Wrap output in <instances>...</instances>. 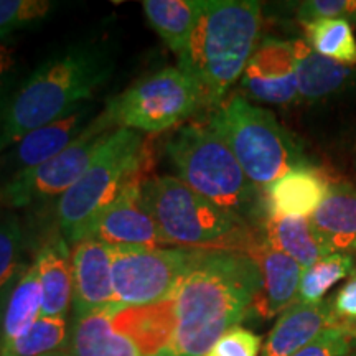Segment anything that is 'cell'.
Segmentation results:
<instances>
[{"label": "cell", "mask_w": 356, "mask_h": 356, "mask_svg": "<svg viewBox=\"0 0 356 356\" xmlns=\"http://www.w3.org/2000/svg\"><path fill=\"white\" fill-rule=\"evenodd\" d=\"M297 19L302 25L330 19L356 20V2L353 0H309V2L300 3Z\"/></svg>", "instance_id": "cell-33"}, {"label": "cell", "mask_w": 356, "mask_h": 356, "mask_svg": "<svg viewBox=\"0 0 356 356\" xmlns=\"http://www.w3.org/2000/svg\"><path fill=\"white\" fill-rule=\"evenodd\" d=\"M353 351H356V337L345 328L332 327L293 356H348Z\"/></svg>", "instance_id": "cell-31"}, {"label": "cell", "mask_w": 356, "mask_h": 356, "mask_svg": "<svg viewBox=\"0 0 356 356\" xmlns=\"http://www.w3.org/2000/svg\"><path fill=\"white\" fill-rule=\"evenodd\" d=\"M26 246L25 228L13 213H0V291L22 267Z\"/></svg>", "instance_id": "cell-29"}, {"label": "cell", "mask_w": 356, "mask_h": 356, "mask_svg": "<svg viewBox=\"0 0 356 356\" xmlns=\"http://www.w3.org/2000/svg\"><path fill=\"white\" fill-rule=\"evenodd\" d=\"M262 340L246 327H233L204 356H259Z\"/></svg>", "instance_id": "cell-32"}, {"label": "cell", "mask_w": 356, "mask_h": 356, "mask_svg": "<svg viewBox=\"0 0 356 356\" xmlns=\"http://www.w3.org/2000/svg\"><path fill=\"white\" fill-rule=\"evenodd\" d=\"M68 353L71 356H144L131 338L115 330L111 312L73 317Z\"/></svg>", "instance_id": "cell-23"}, {"label": "cell", "mask_w": 356, "mask_h": 356, "mask_svg": "<svg viewBox=\"0 0 356 356\" xmlns=\"http://www.w3.org/2000/svg\"><path fill=\"white\" fill-rule=\"evenodd\" d=\"M309 221L330 252L356 254V188L353 185L333 181L327 198Z\"/></svg>", "instance_id": "cell-20"}, {"label": "cell", "mask_w": 356, "mask_h": 356, "mask_svg": "<svg viewBox=\"0 0 356 356\" xmlns=\"http://www.w3.org/2000/svg\"><path fill=\"white\" fill-rule=\"evenodd\" d=\"M355 257L343 252H332L317 264L304 269L297 292L296 304H320L323 302L325 293L340 282L355 274Z\"/></svg>", "instance_id": "cell-27"}, {"label": "cell", "mask_w": 356, "mask_h": 356, "mask_svg": "<svg viewBox=\"0 0 356 356\" xmlns=\"http://www.w3.org/2000/svg\"><path fill=\"white\" fill-rule=\"evenodd\" d=\"M47 356H71V355L68 353V350H65V351H58V353H51V355H47Z\"/></svg>", "instance_id": "cell-36"}, {"label": "cell", "mask_w": 356, "mask_h": 356, "mask_svg": "<svg viewBox=\"0 0 356 356\" xmlns=\"http://www.w3.org/2000/svg\"><path fill=\"white\" fill-rule=\"evenodd\" d=\"M144 155L137 131L115 129L106 137L86 172L58 200L56 218L66 241L78 243L89 222L139 178Z\"/></svg>", "instance_id": "cell-7"}, {"label": "cell", "mask_w": 356, "mask_h": 356, "mask_svg": "<svg viewBox=\"0 0 356 356\" xmlns=\"http://www.w3.org/2000/svg\"><path fill=\"white\" fill-rule=\"evenodd\" d=\"M115 129L104 114H99L63 152L42 165L8 178L0 188V202L8 208H26L65 195L86 172L99 145Z\"/></svg>", "instance_id": "cell-10"}, {"label": "cell", "mask_w": 356, "mask_h": 356, "mask_svg": "<svg viewBox=\"0 0 356 356\" xmlns=\"http://www.w3.org/2000/svg\"><path fill=\"white\" fill-rule=\"evenodd\" d=\"M42 317L38 269L26 264L0 291V351L10 346Z\"/></svg>", "instance_id": "cell-18"}, {"label": "cell", "mask_w": 356, "mask_h": 356, "mask_svg": "<svg viewBox=\"0 0 356 356\" xmlns=\"http://www.w3.org/2000/svg\"><path fill=\"white\" fill-rule=\"evenodd\" d=\"M332 304L338 327L356 337V274L338 291Z\"/></svg>", "instance_id": "cell-34"}, {"label": "cell", "mask_w": 356, "mask_h": 356, "mask_svg": "<svg viewBox=\"0 0 356 356\" xmlns=\"http://www.w3.org/2000/svg\"><path fill=\"white\" fill-rule=\"evenodd\" d=\"M213 131L229 147L249 180L261 191L293 168L307 165L296 137L269 111L231 96L211 111Z\"/></svg>", "instance_id": "cell-6"}, {"label": "cell", "mask_w": 356, "mask_h": 356, "mask_svg": "<svg viewBox=\"0 0 356 356\" xmlns=\"http://www.w3.org/2000/svg\"><path fill=\"white\" fill-rule=\"evenodd\" d=\"M333 180L322 168L297 167L273 181L264 193L266 215L275 218H309L327 198Z\"/></svg>", "instance_id": "cell-16"}, {"label": "cell", "mask_w": 356, "mask_h": 356, "mask_svg": "<svg viewBox=\"0 0 356 356\" xmlns=\"http://www.w3.org/2000/svg\"><path fill=\"white\" fill-rule=\"evenodd\" d=\"M42 286V317L66 318L73 302L71 251L63 236H55L35 257Z\"/></svg>", "instance_id": "cell-22"}, {"label": "cell", "mask_w": 356, "mask_h": 356, "mask_svg": "<svg viewBox=\"0 0 356 356\" xmlns=\"http://www.w3.org/2000/svg\"><path fill=\"white\" fill-rule=\"evenodd\" d=\"M142 6L147 20L180 61L197 29L202 0H145Z\"/></svg>", "instance_id": "cell-25"}, {"label": "cell", "mask_w": 356, "mask_h": 356, "mask_svg": "<svg viewBox=\"0 0 356 356\" xmlns=\"http://www.w3.org/2000/svg\"><path fill=\"white\" fill-rule=\"evenodd\" d=\"M355 163H356V150H355Z\"/></svg>", "instance_id": "cell-38"}, {"label": "cell", "mask_w": 356, "mask_h": 356, "mask_svg": "<svg viewBox=\"0 0 356 356\" xmlns=\"http://www.w3.org/2000/svg\"><path fill=\"white\" fill-rule=\"evenodd\" d=\"M115 304L152 305L172 299L188 267L193 249L111 248Z\"/></svg>", "instance_id": "cell-9"}, {"label": "cell", "mask_w": 356, "mask_h": 356, "mask_svg": "<svg viewBox=\"0 0 356 356\" xmlns=\"http://www.w3.org/2000/svg\"><path fill=\"white\" fill-rule=\"evenodd\" d=\"M261 238L280 252L292 257L304 269L332 254L315 234L307 218H275L266 215L261 221Z\"/></svg>", "instance_id": "cell-24"}, {"label": "cell", "mask_w": 356, "mask_h": 356, "mask_svg": "<svg viewBox=\"0 0 356 356\" xmlns=\"http://www.w3.org/2000/svg\"><path fill=\"white\" fill-rule=\"evenodd\" d=\"M305 43L318 55L356 66V38L350 20L330 19L304 25Z\"/></svg>", "instance_id": "cell-26"}, {"label": "cell", "mask_w": 356, "mask_h": 356, "mask_svg": "<svg viewBox=\"0 0 356 356\" xmlns=\"http://www.w3.org/2000/svg\"><path fill=\"white\" fill-rule=\"evenodd\" d=\"M261 274L246 252L193 249L175 300V332L162 356H204L249 317Z\"/></svg>", "instance_id": "cell-1"}, {"label": "cell", "mask_w": 356, "mask_h": 356, "mask_svg": "<svg viewBox=\"0 0 356 356\" xmlns=\"http://www.w3.org/2000/svg\"><path fill=\"white\" fill-rule=\"evenodd\" d=\"M71 327L68 318L40 317L32 327L0 356H47L68 350Z\"/></svg>", "instance_id": "cell-28"}, {"label": "cell", "mask_w": 356, "mask_h": 356, "mask_svg": "<svg viewBox=\"0 0 356 356\" xmlns=\"http://www.w3.org/2000/svg\"><path fill=\"white\" fill-rule=\"evenodd\" d=\"M348 356H356V351H353V353H351V355H348Z\"/></svg>", "instance_id": "cell-37"}, {"label": "cell", "mask_w": 356, "mask_h": 356, "mask_svg": "<svg viewBox=\"0 0 356 356\" xmlns=\"http://www.w3.org/2000/svg\"><path fill=\"white\" fill-rule=\"evenodd\" d=\"M84 238H92L111 248H160L165 244L154 220L140 204L139 178L132 180L89 222L81 236Z\"/></svg>", "instance_id": "cell-12"}, {"label": "cell", "mask_w": 356, "mask_h": 356, "mask_svg": "<svg viewBox=\"0 0 356 356\" xmlns=\"http://www.w3.org/2000/svg\"><path fill=\"white\" fill-rule=\"evenodd\" d=\"M332 327H338L332 300L312 305L293 304L280 314L261 356H293Z\"/></svg>", "instance_id": "cell-17"}, {"label": "cell", "mask_w": 356, "mask_h": 356, "mask_svg": "<svg viewBox=\"0 0 356 356\" xmlns=\"http://www.w3.org/2000/svg\"><path fill=\"white\" fill-rule=\"evenodd\" d=\"M13 68L12 53L7 47L0 44V109L8 97V83H10Z\"/></svg>", "instance_id": "cell-35"}, {"label": "cell", "mask_w": 356, "mask_h": 356, "mask_svg": "<svg viewBox=\"0 0 356 356\" xmlns=\"http://www.w3.org/2000/svg\"><path fill=\"white\" fill-rule=\"evenodd\" d=\"M241 89L248 97L266 104L287 106L300 101L293 43L262 40L244 70Z\"/></svg>", "instance_id": "cell-11"}, {"label": "cell", "mask_w": 356, "mask_h": 356, "mask_svg": "<svg viewBox=\"0 0 356 356\" xmlns=\"http://www.w3.org/2000/svg\"><path fill=\"white\" fill-rule=\"evenodd\" d=\"M299 99L318 102L356 92V66L338 63L315 53L305 40H293Z\"/></svg>", "instance_id": "cell-19"}, {"label": "cell", "mask_w": 356, "mask_h": 356, "mask_svg": "<svg viewBox=\"0 0 356 356\" xmlns=\"http://www.w3.org/2000/svg\"><path fill=\"white\" fill-rule=\"evenodd\" d=\"M244 252L256 262L261 274L259 291L249 315L259 320H270L284 314L296 304L304 267L267 244L259 231Z\"/></svg>", "instance_id": "cell-14"}, {"label": "cell", "mask_w": 356, "mask_h": 356, "mask_svg": "<svg viewBox=\"0 0 356 356\" xmlns=\"http://www.w3.org/2000/svg\"><path fill=\"white\" fill-rule=\"evenodd\" d=\"M73 269V317L95 314V312H115L113 286V262L108 244L84 238L74 243L71 249Z\"/></svg>", "instance_id": "cell-13"}, {"label": "cell", "mask_w": 356, "mask_h": 356, "mask_svg": "<svg viewBox=\"0 0 356 356\" xmlns=\"http://www.w3.org/2000/svg\"><path fill=\"white\" fill-rule=\"evenodd\" d=\"M177 178L251 228L266 218L264 193L249 180L229 147L210 126L180 127L165 144Z\"/></svg>", "instance_id": "cell-4"}, {"label": "cell", "mask_w": 356, "mask_h": 356, "mask_svg": "<svg viewBox=\"0 0 356 356\" xmlns=\"http://www.w3.org/2000/svg\"><path fill=\"white\" fill-rule=\"evenodd\" d=\"M111 70L109 53L95 43L74 44L40 65L0 109V155L26 134L86 104Z\"/></svg>", "instance_id": "cell-2"}, {"label": "cell", "mask_w": 356, "mask_h": 356, "mask_svg": "<svg viewBox=\"0 0 356 356\" xmlns=\"http://www.w3.org/2000/svg\"><path fill=\"white\" fill-rule=\"evenodd\" d=\"M261 3L254 0H202L197 29L178 68L200 84L204 108L216 109L259 47Z\"/></svg>", "instance_id": "cell-3"}, {"label": "cell", "mask_w": 356, "mask_h": 356, "mask_svg": "<svg viewBox=\"0 0 356 356\" xmlns=\"http://www.w3.org/2000/svg\"><path fill=\"white\" fill-rule=\"evenodd\" d=\"M203 108L204 97L197 79L177 66L140 79L111 99L102 114L113 127L157 134Z\"/></svg>", "instance_id": "cell-8"}, {"label": "cell", "mask_w": 356, "mask_h": 356, "mask_svg": "<svg viewBox=\"0 0 356 356\" xmlns=\"http://www.w3.org/2000/svg\"><path fill=\"white\" fill-rule=\"evenodd\" d=\"M55 8L50 0H0V40L42 24Z\"/></svg>", "instance_id": "cell-30"}, {"label": "cell", "mask_w": 356, "mask_h": 356, "mask_svg": "<svg viewBox=\"0 0 356 356\" xmlns=\"http://www.w3.org/2000/svg\"><path fill=\"white\" fill-rule=\"evenodd\" d=\"M89 114L91 108L86 102L60 121L26 134L24 139L0 155V170L10 172L8 178H12L48 162L81 136L84 129L89 126Z\"/></svg>", "instance_id": "cell-15"}, {"label": "cell", "mask_w": 356, "mask_h": 356, "mask_svg": "<svg viewBox=\"0 0 356 356\" xmlns=\"http://www.w3.org/2000/svg\"><path fill=\"white\" fill-rule=\"evenodd\" d=\"M140 204L154 220L165 244L244 252L257 233L177 177L140 181Z\"/></svg>", "instance_id": "cell-5"}, {"label": "cell", "mask_w": 356, "mask_h": 356, "mask_svg": "<svg viewBox=\"0 0 356 356\" xmlns=\"http://www.w3.org/2000/svg\"><path fill=\"white\" fill-rule=\"evenodd\" d=\"M114 328L131 338L144 356H162L175 332V300L126 307L113 314Z\"/></svg>", "instance_id": "cell-21"}]
</instances>
